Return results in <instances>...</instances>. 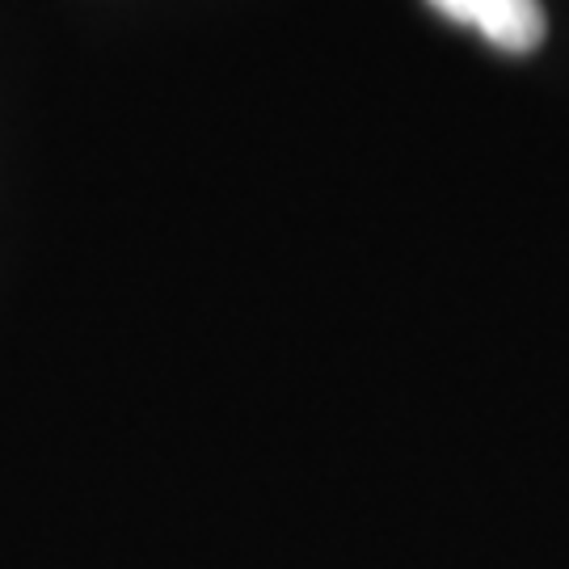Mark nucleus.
<instances>
[{
    "label": "nucleus",
    "mask_w": 569,
    "mask_h": 569,
    "mask_svg": "<svg viewBox=\"0 0 569 569\" xmlns=\"http://www.w3.org/2000/svg\"><path fill=\"white\" fill-rule=\"evenodd\" d=\"M443 18L472 26L486 42L507 56H528L545 42V4L540 0H430Z\"/></svg>",
    "instance_id": "obj_1"
}]
</instances>
